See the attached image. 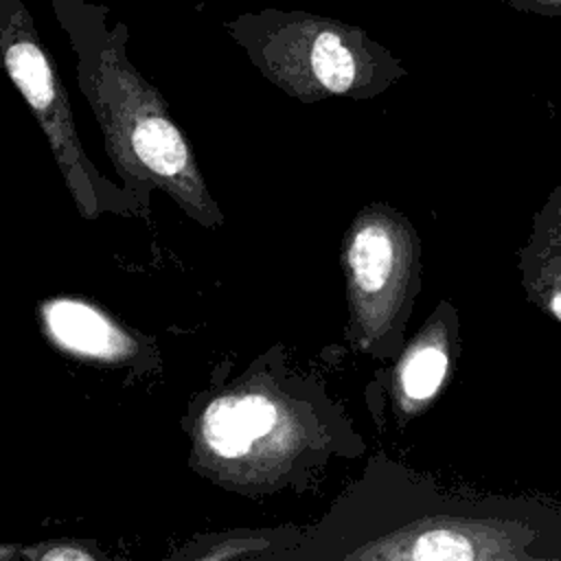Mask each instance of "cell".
Masks as SVG:
<instances>
[{"label": "cell", "instance_id": "obj_1", "mask_svg": "<svg viewBox=\"0 0 561 561\" xmlns=\"http://www.w3.org/2000/svg\"><path fill=\"white\" fill-rule=\"evenodd\" d=\"M403 497L364 476L307 530L294 559L541 561L561 559V511L524 497H462L401 471Z\"/></svg>", "mask_w": 561, "mask_h": 561}, {"label": "cell", "instance_id": "obj_12", "mask_svg": "<svg viewBox=\"0 0 561 561\" xmlns=\"http://www.w3.org/2000/svg\"><path fill=\"white\" fill-rule=\"evenodd\" d=\"M554 2H561V0H554Z\"/></svg>", "mask_w": 561, "mask_h": 561}, {"label": "cell", "instance_id": "obj_11", "mask_svg": "<svg viewBox=\"0 0 561 561\" xmlns=\"http://www.w3.org/2000/svg\"><path fill=\"white\" fill-rule=\"evenodd\" d=\"M26 559V561H101L105 554L94 546V541H81V539H55V541H42L26 548H13L2 546L0 559Z\"/></svg>", "mask_w": 561, "mask_h": 561}, {"label": "cell", "instance_id": "obj_2", "mask_svg": "<svg viewBox=\"0 0 561 561\" xmlns=\"http://www.w3.org/2000/svg\"><path fill=\"white\" fill-rule=\"evenodd\" d=\"M50 9L68 37L79 92L99 123L123 186L147 206L151 191H162L202 228H221L226 217L188 138L162 92L129 59V26L92 0H50Z\"/></svg>", "mask_w": 561, "mask_h": 561}, {"label": "cell", "instance_id": "obj_5", "mask_svg": "<svg viewBox=\"0 0 561 561\" xmlns=\"http://www.w3.org/2000/svg\"><path fill=\"white\" fill-rule=\"evenodd\" d=\"M346 280V335L357 351L392 359L405 346L403 333L421 291V239L397 208L364 206L342 239Z\"/></svg>", "mask_w": 561, "mask_h": 561}, {"label": "cell", "instance_id": "obj_10", "mask_svg": "<svg viewBox=\"0 0 561 561\" xmlns=\"http://www.w3.org/2000/svg\"><path fill=\"white\" fill-rule=\"evenodd\" d=\"M307 530L265 528V530H230L188 541L175 550L171 559L182 561H230V559H294Z\"/></svg>", "mask_w": 561, "mask_h": 561}, {"label": "cell", "instance_id": "obj_3", "mask_svg": "<svg viewBox=\"0 0 561 561\" xmlns=\"http://www.w3.org/2000/svg\"><path fill=\"white\" fill-rule=\"evenodd\" d=\"M333 410L318 386L265 355L195 405L186 419L191 467L232 493H276L320 469L351 436Z\"/></svg>", "mask_w": 561, "mask_h": 561}, {"label": "cell", "instance_id": "obj_6", "mask_svg": "<svg viewBox=\"0 0 561 561\" xmlns=\"http://www.w3.org/2000/svg\"><path fill=\"white\" fill-rule=\"evenodd\" d=\"M0 50L9 79L24 96L48 140L79 215L88 221L103 213L147 219L149 206L125 186L101 175L85 153L68 92L24 0H0Z\"/></svg>", "mask_w": 561, "mask_h": 561}, {"label": "cell", "instance_id": "obj_9", "mask_svg": "<svg viewBox=\"0 0 561 561\" xmlns=\"http://www.w3.org/2000/svg\"><path fill=\"white\" fill-rule=\"evenodd\" d=\"M517 272L526 300L561 324V180L533 213L517 250Z\"/></svg>", "mask_w": 561, "mask_h": 561}, {"label": "cell", "instance_id": "obj_7", "mask_svg": "<svg viewBox=\"0 0 561 561\" xmlns=\"http://www.w3.org/2000/svg\"><path fill=\"white\" fill-rule=\"evenodd\" d=\"M458 355V311L443 300L421 331L394 357L388 379L390 405L397 423L421 416L447 383Z\"/></svg>", "mask_w": 561, "mask_h": 561}, {"label": "cell", "instance_id": "obj_4", "mask_svg": "<svg viewBox=\"0 0 561 561\" xmlns=\"http://www.w3.org/2000/svg\"><path fill=\"white\" fill-rule=\"evenodd\" d=\"M224 28L272 85L305 105L368 101L408 77L403 59L366 28L305 9L243 11Z\"/></svg>", "mask_w": 561, "mask_h": 561}, {"label": "cell", "instance_id": "obj_8", "mask_svg": "<svg viewBox=\"0 0 561 561\" xmlns=\"http://www.w3.org/2000/svg\"><path fill=\"white\" fill-rule=\"evenodd\" d=\"M48 342L66 355L101 364H138L145 346L99 305L77 296H55L39 305Z\"/></svg>", "mask_w": 561, "mask_h": 561}]
</instances>
